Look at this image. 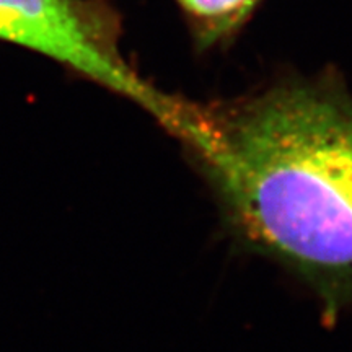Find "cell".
Listing matches in <instances>:
<instances>
[{"instance_id": "obj_1", "label": "cell", "mask_w": 352, "mask_h": 352, "mask_svg": "<svg viewBox=\"0 0 352 352\" xmlns=\"http://www.w3.org/2000/svg\"><path fill=\"white\" fill-rule=\"evenodd\" d=\"M253 240L303 274L352 290V101L276 90L201 147Z\"/></svg>"}, {"instance_id": "obj_3", "label": "cell", "mask_w": 352, "mask_h": 352, "mask_svg": "<svg viewBox=\"0 0 352 352\" xmlns=\"http://www.w3.org/2000/svg\"><path fill=\"white\" fill-rule=\"evenodd\" d=\"M254 2L256 0H182L189 13L217 30L239 23Z\"/></svg>"}, {"instance_id": "obj_2", "label": "cell", "mask_w": 352, "mask_h": 352, "mask_svg": "<svg viewBox=\"0 0 352 352\" xmlns=\"http://www.w3.org/2000/svg\"><path fill=\"white\" fill-rule=\"evenodd\" d=\"M0 41L50 57L134 101L186 140L199 126L201 114L160 94L121 59L94 3L83 0H0Z\"/></svg>"}]
</instances>
